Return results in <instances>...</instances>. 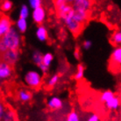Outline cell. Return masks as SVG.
<instances>
[{"mask_svg": "<svg viewBox=\"0 0 121 121\" xmlns=\"http://www.w3.org/2000/svg\"><path fill=\"white\" fill-rule=\"evenodd\" d=\"M21 43V36L15 28L12 26L4 35L0 38V55L9 49L19 50Z\"/></svg>", "mask_w": 121, "mask_h": 121, "instance_id": "cell-1", "label": "cell"}, {"mask_svg": "<svg viewBox=\"0 0 121 121\" xmlns=\"http://www.w3.org/2000/svg\"><path fill=\"white\" fill-rule=\"evenodd\" d=\"M60 19L63 21V23L67 26V28L69 29V31L70 33H72L73 35L77 36L82 31L83 25L81 24L80 22H78L76 18L73 17L72 8H71V10H70L69 12H68V13H66Z\"/></svg>", "mask_w": 121, "mask_h": 121, "instance_id": "cell-2", "label": "cell"}, {"mask_svg": "<svg viewBox=\"0 0 121 121\" xmlns=\"http://www.w3.org/2000/svg\"><path fill=\"white\" fill-rule=\"evenodd\" d=\"M121 64V48L119 47H116L114 51L112 52L109 62V69L113 74H117L120 71Z\"/></svg>", "mask_w": 121, "mask_h": 121, "instance_id": "cell-3", "label": "cell"}, {"mask_svg": "<svg viewBox=\"0 0 121 121\" xmlns=\"http://www.w3.org/2000/svg\"><path fill=\"white\" fill-rule=\"evenodd\" d=\"M25 82L32 89L38 90L41 86L42 78H41V76L38 72L30 71L25 76Z\"/></svg>", "mask_w": 121, "mask_h": 121, "instance_id": "cell-4", "label": "cell"}, {"mask_svg": "<svg viewBox=\"0 0 121 121\" xmlns=\"http://www.w3.org/2000/svg\"><path fill=\"white\" fill-rule=\"evenodd\" d=\"M1 60L4 62L8 63L11 66H13L14 64L18 61L19 58V52L18 50H6L4 52L3 54H1Z\"/></svg>", "mask_w": 121, "mask_h": 121, "instance_id": "cell-5", "label": "cell"}, {"mask_svg": "<svg viewBox=\"0 0 121 121\" xmlns=\"http://www.w3.org/2000/svg\"><path fill=\"white\" fill-rule=\"evenodd\" d=\"M94 4V0H76L70 4L73 10L91 11Z\"/></svg>", "mask_w": 121, "mask_h": 121, "instance_id": "cell-6", "label": "cell"}, {"mask_svg": "<svg viewBox=\"0 0 121 121\" xmlns=\"http://www.w3.org/2000/svg\"><path fill=\"white\" fill-rule=\"evenodd\" d=\"M12 26V25L11 19L7 16H1L0 17V38L4 35Z\"/></svg>", "mask_w": 121, "mask_h": 121, "instance_id": "cell-7", "label": "cell"}, {"mask_svg": "<svg viewBox=\"0 0 121 121\" xmlns=\"http://www.w3.org/2000/svg\"><path fill=\"white\" fill-rule=\"evenodd\" d=\"M46 18V11L42 6L33 9V19L37 24H42Z\"/></svg>", "mask_w": 121, "mask_h": 121, "instance_id": "cell-8", "label": "cell"}, {"mask_svg": "<svg viewBox=\"0 0 121 121\" xmlns=\"http://www.w3.org/2000/svg\"><path fill=\"white\" fill-rule=\"evenodd\" d=\"M12 72V68L6 62H0V79H5L11 76Z\"/></svg>", "mask_w": 121, "mask_h": 121, "instance_id": "cell-9", "label": "cell"}, {"mask_svg": "<svg viewBox=\"0 0 121 121\" xmlns=\"http://www.w3.org/2000/svg\"><path fill=\"white\" fill-rule=\"evenodd\" d=\"M2 119L4 121H18L16 112L10 106H5V109H4V112Z\"/></svg>", "mask_w": 121, "mask_h": 121, "instance_id": "cell-10", "label": "cell"}, {"mask_svg": "<svg viewBox=\"0 0 121 121\" xmlns=\"http://www.w3.org/2000/svg\"><path fill=\"white\" fill-rule=\"evenodd\" d=\"M17 97L18 100H20L22 102H28L32 99V93L27 90H19L18 91Z\"/></svg>", "mask_w": 121, "mask_h": 121, "instance_id": "cell-11", "label": "cell"}, {"mask_svg": "<svg viewBox=\"0 0 121 121\" xmlns=\"http://www.w3.org/2000/svg\"><path fill=\"white\" fill-rule=\"evenodd\" d=\"M110 40H111V43H112L114 47H117V46L118 47V46L120 45V43H121V33H120V30H119V29L115 30L113 33H112Z\"/></svg>", "mask_w": 121, "mask_h": 121, "instance_id": "cell-12", "label": "cell"}, {"mask_svg": "<svg viewBox=\"0 0 121 121\" xmlns=\"http://www.w3.org/2000/svg\"><path fill=\"white\" fill-rule=\"evenodd\" d=\"M48 106L53 111L55 110H59L62 107V102L61 100L59 99L58 97H53L52 99L49 100L48 104Z\"/></svg>", "mask_w": 121, "mask_h": 121, "instance_id": "cell-13", "label": "cell"}, {"mask_svg": "<svg viewBox=\"0 0 121 121\" xmlns=\"http://www.w3.org/2000/svg\"><path fill=\"white\" fill-rule=\"evenodd\" d=\"M105 105L109 110H117L119 106V98L114 96L107 102H105Z\"/></svg>", "mask_w": 121, "mask_h": 121, "instance_id": "cell-14", "label": "cell"}, {"mask_svg": "<svg viewBox=\"0 0 121 121\" xmlns=\"http://www.w3.org/2000/svg\"><path fill=\"white\" fill-rule=\"evenodd\" d=\"M36 36L40 41H45L48 39V31L43 26H39L36 31Z\"/></svg>", "mask_w": 121, "mask_h": 121, "instance_id": "cell-15", "label": "cell"}, {"mask_svg": "<svg viewBox=\"0 0 121 121\" xmlns=\"http://www.w3.org/2000/svg\"><path fill=\"white\" fill-rule=\"evenodd\" d=\"M17 28L20 33H25L27 29V21L26 18H19L17 21Z\"/></svg>", "mask_w": 121, "mask_h": 121, "instance_id": "cell-16", "label": "cell"}, {"mask_svg": "<svg viewBox=\"0 0 121 121\" xmlns=\"http://www.w3.org/2000/svg\"><path fill=\"white\" fill-rule=\"evenodd\" d=\"M12 8V3L10 0H3L0 4V10L3 12H7Z\"/></svg>", "mask_w": 121, "mask_h": 121, "instance_id": "cell-17", "label": "cell"}, {"mask_svg": "<svg viewBox=\"0 0 121 121\" xmlns=\"http://www.w3.org/2000/svg\"><path fill=\"white\" fill-rule=\"evenodd\" d=\"M114 96H115V95L112 93V91H104V92H103V93L101 94V96H100V101L103 102V103H105V102H107L108 100H110L112 97H114Z\"/></svg>", "mask_w": 121, "mask_h": 121, "instance_id": "cell-18", "label": "cell"}, {"mask_svg": "<svg viewBox=\"0 0 121 121\" xmlns=\"http://www.w3.org/2000/svg\"><path fill=\"white\" fill-rule=\"evenodd\" d=\"M42 57H43V55H41V53H39V51H35L33 53V60L38 66H39L40 63H42Z\"/></svg>", "mask_w": 121, "mask_h": 121, "instance_id": "cell-19", "label": "cell"}, {"mask_svg": "<svg viewBox=\"0 0 121 121\" xmlns=\"http://www.w3.org/2000/svg\"><path fill=\"white\" fill-rule=\"evenodd\" d=\"M28 16H29V9L26 4H23L21 6L20 12H19V18H27Z\"/></svg>", "mask_w": 121, "mask_h": 121, "instance_id": "cell-20", "label": "cell"}, {"mask_svg": "<svg viewBox=\"0 0 121 121\" xmlns=\"http://www.w3.org/2000/svg\"><path fill=\"white\" fill-rule=\"evenodd\" d=\"M83 72H84V67L82 64H79L78 67H77V72L75 76L76 80H81L83 76Z\"/></svg>", "mask_w": 121, "mask_h": 121, "instance_id": "cell-21", "label": "cell"}, {"mask_svg": "<svg viewBox=\"0 0 121 121\" xmlns=\"http://www.w3.org/2000/svg\"><path fill=\"white\" fill-rule=\"evenodd\" d=\"M52 60H53V55H52L51 54L48 53V54H46V55H43L42 63L44 64V65L48 67L49 65H50V63H51Z\"/></svg>", "mask_w": 121, "mask_h": 121, "instance_id": "cell-22", "label": "cell"}, {"mask_svg": "<svg viewBox=\"0 0 121 121\" xmlns=\"http://www.w3.org/2000/svg\"><path fill=\"white\" fill-rule=\"evenodd\" d=\"M66 121H80L79 120V116L75 111H72L69 113V115L67 116Z\"/></svg>", "mask_w": 121, "mask_h": 121, "instance_id": "cell-23", "label": "cell"}, {"mask_svg": "<svg viewBox=\"0 0 121 121\" xmlns=\"http://www.w3.org/2000/svg\"><path fill=\"white\" fill-rule=\"evenodd\" d=\"M29 4L30 7L33 9L38 8L42 4V0H29Z\"/></svg>", "mask_w": 121, "mask_h": 121, "instance_id": "cell-24", "label": "cell"}, {"mask_svg": "<svg viewBox=\"0 0 121 121\" xmlns=\"http://www.w3.org/2000/svg\"><path fill=\"white\" fill-rule=\"evenodd\" d=\"M58 79H59V76H57V75H55V76H54L53 77H52L50 80H49L48 83V88H53L54 86H55L56 83H57L58 82Z\"/></svg>", "mask_w": 121, "mask_h": 121, "instance_id": "cell-25", "label": "cell"}, {"mask_svg": "<svg viewBox=\"0 0 121 121\" xmlns=\"http://www.w3.org/2000/svg\"><path fill=\"white\" fill-rule=\"evenodd\" d=\"M4 109H5V105L4 104V102L2 101L1 97H0V121L2 120L4 112Z\"/></svg>", "mask_w": 121, "mask_h": 121, "instance_id": "cell-26", "label": "cell"}, {"mask_svg": "<svg viewBox=\"0 0 121 121\" xmlns=\"http://www.w3.org/2000/svg\"><path fill=\"white\" fill-rule=\"evenodd\" d=\"M87 121H99V116L97 114H92L91 116H90Z\"/></svg>", "mask_w": 121, "mask_h": 121, "instance_id": "cell-27", "label": "cell"}, {"mask_svg": "<svg viewBox=\"0 0 121 121\" xmlns=\"http://www.w3.org/2000/svg\"><path fill=\"white\" fill-rule=\"evenodd\" d=\"M82 45H83V48L85 49H89L91 47V41H90V40H85Z\"/></svg>", "mask_w": 121, "mask_h": 121, "instance_id": "cell-28", "label": "cell"}, {"mask_svg": "<svg viewBox=\"0 0 121 121\" xmlns=\"http://www.w3.org/2000/svg\"><path fill=\"white\" fill-rule=\"evenodd\" d=\"M39 67L40 68V69L42 70V71L44 73H47V72H48V67L46 66V65H44L43 63H40V64H39Z\"/></svg>", "mask_w": 121, "mask_h": 121, "instance_id": "cell-29", "label": "cell"}, {"mask_svg": "<svg viewBox=\"0 0 121 121\" xmlns=\"http://www.w3.org/2000/svg\"><path fill=\"white\" fill-rule=\"evenodd\" d=\"M74 55H75V57L78 60L79 58H80V55H81V53H80V50H79L78 48L76 49V51H75V53H74Z\"/></svg>", "mask_w": 121, "mask_h": 121, "instance_id": "cell-30", "label": "cell"}]
</instances>
